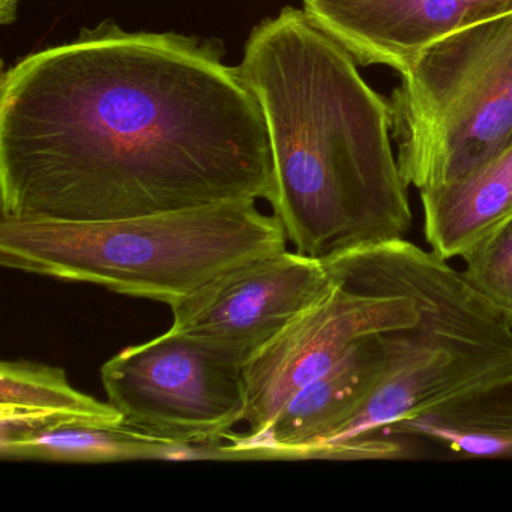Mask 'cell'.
Returning <instances> with one entry per match:
<instances>
[{
  "label": "cell",
  "mask_w": 512,
  "mask_h": 512,
  "mask_svg": "<svg viewBox=\"0 0 512 512\" xmlns=\"http://www.w3.org/2000/svg\"><path fill=\"white\" fill-rule=\"evenodd\" d=\"M259 101L220 41L112 20L32 53L0 85V217L109 221L268 200Z\"/></svg>",
  "instance_id": "1"
},
{
  "label": "cell",
  "mask_w": 512,
  "mask_h": 512,
  "mask_svg": "<svg viewBox=\"0 0 512 512\" xmlns=\"http://www.w3.org/2000/svg\"><path fill=\"white\" fill-rule=\"evenodd\" d=\"M239 70L271 140L268 202L296 251L323 260L406 239L412 211L391 109L349 50L284 8L254 29Z\"/></svg>",
  "instance_id": "2"
},
{
  "label": "cell",
  "mask_w": 512,
  "mask_h": 512,
  "mask_svg": "<svg viewBox=\"0 0 512 512\" xmlns=\"http://www.w3.org/2000/svg\"><path fill=\"white\" fill-rule=\"evenodd\" d=\"M277 215L227 200L109 221L0 217V263L173 305L251 260L286 250Z\"/></svg>",
  "instance_id": "3"
},
{
  "label": "cell",
  "mask_w": 512,
  "mask_h": 512,
  "mask_svg": "<svg viewBox=\"0 0 512 512\" xmlns=\"http://www.w3.org/2000/svg\"><path fill=\"white\" fill-rule=\"evenodd\" d=\"M370 254L415 299L427 326L424 340L344 424L298 460L409 457L403 442L383 437L386 430L512 370V322L463 272L406 239L370 247Z\"/></svg>",
  "instance_id": "4"
},
{
  "label": "cell",
  "mask_w": 512,
  "mask_h": 512,
  "mask_svg": "<svg viewBox=\"0 0 512 512\" xmlns=\"http://www.w3.org/2000/svg\"><path fill=\"white\" fill-rule=\"evenodd\" d=\"M401 76L389 109L404 181L464 178L512 137V10L434 41Z\"/></svg>",
  "instance_id": "5"
},
{
  "label": "cell",
  "mask_w": 512,
  "mask_h": 512,
  "mask_svg": "<svg viewBox=\"0 0 512 512\" xmlns=\"http://www.w3.org/2000/svg\"><path fill=\"white\" fill-rule=\"evenodd\" d=\"M323 262L334 277L328 295L245 361L242 424L247 430L233 433L241 439L260 436L302 388L331 370L362 338L419 319L415 299L364 250Z\"/></svg>",
  "instance_id": "6"
},
{
  "label": "cell",
  "mask_w": 512,
  "mask_h": 512,
  "mask_svg": "<svg viewBox=\"0 0 512 512\" xmlns=\"http://www.w3.org/2000/svg\"><path fill=\"white\" fill-rule=\"evenodd\" d=\"M244 362L170 328L125 347L101 367L109 403L125 424L184 445L218 443L242 424Z\"/></svg>",
  "instance_id": "7"
},
{
  "label": "cell",
  "mask_w": 512,
  "mask_h": 512,
  "mask_svg": "<svg viewBox=\"0 0 512 512\" xmlns=\"http://www.w3.org/2000/svg\"><path fill=\"white\" fill-rule=\"evenodd\" d=\"M332 286L322 259L284 250L238 266L170 307L172 328L245 364Z\"/></svg>",
  "instance_id": "8"
},
{
  "label": "cell",
  "mask_w": 512,
  "mask_h": 512,
  "mask_svg": "<svg viewBox=\"0 0 512 512\" xmlns=\"http://www.w3.org/2000/svg\"><path fill=\"white\" fill-rule=\"evenodd\" d=\"M424 335L425 322L419 313L413 325L362 338L331 370L302 388L260 436L241 439L233 431L227 434L224 439L232 445H220L223 460H298L307 446L344 424L400 370Z\"/></svg>",
  "instance_id": "9"
},
{
  "label": "cell",
  "mask_w": 512,
  "mask_h": 512,
  "mask_svg": "<svg viewBox=\"0 0 512 512\" xmlns=\"http://www.w3.org/2000/svg\"><path fill=\"white\" fill-rule=\"evenodd\" d=\"M304 5L358 64L400 74L434 41L512 10V0H304Z\"/></svg>",
  "instance_id": "10"
},
{
  "label": "cell",
  "mask_w": 512,
  "mask_h": 512,
  "mask_svg": "<svg viewBox=\"0 0 512 512\" xmlns=\"http://www.w3.org/2000/svg\"><path fill=\"white\" fill-rule=\"evenodd\" d=\"M419 193L431 251L463 257L512 217V137L464 178Z\"/></svg>",
  "instance_id": "11"
},
{
  "label": "cell",
  "mask_w": 512,
  "mask_h": 512,
  "mask_svg": "<svg viewBox=\"0 0 512 512\" xmlns=\"http://www.w3.org/2000/svg\"><path fill=\"white\" fill-rule=\"evenodd\" d=\"M121 424V413L77 391L62 368L41 362L0 364V446L67 424Z\"/></svg>",
  "instance_id": "12"
},
{
  "label": "cell",
  "mask_w": 512,
  "mask_h": 512,
  "mask_svg": "<svg viewBox=\"0 0 512 512\" xmlns=\"http://www.w3.org/2000/svg\"><path fill=\"white\" fill-rule=\"evenodd\" d=\"M383 437L427 439L460 457L512 458V370L398 422Z\"/></svg>",
  "instance_id": "13"
},
{
  "label": "cell",
  "mask_w": 512,
  "mask_h": 512,
  "mask_svg": "<svg viewBox=\"0 0 512 512\" xmlns=\"http://www.w3.org/2000/svg\"><path fill=\"white\" fill-rule=\"evenodd\" d=\"M188 445L143 433L131 425H61L22 442L0 446L4 460L58 461V463H116L130 460H182Z\"/></svg>",
  "instance_id": "14"
},
{
  "label": "cell",
  "mask_w": 512,
  "mask_h": 512,
  "mask_svg": "<svg viewBox=\"0 0 512 512\" xmlns=\"http://www.w3.org/2000/svg\"><path fill=\"white\" fill-rule=\"evenodd\" d=\"M461 259L467 281L512 322V217Z\"/></svg>",
  "instance_id": "15"
},
{
  "label": "cell",
  "mask_w": 512,
  "mask_h": 512,
  "mask_svg": "<svg viewBox=\"0 0 512 512\" xmlns=\"http://www.w3.org/2000/svg\"><path fill=\"white\" fill-rule=\"evenodd\" d=\"M20 0H0V22L7 26L16 20Z\"/></svg>",
  "instance_id": "16"
}]
</instances>
